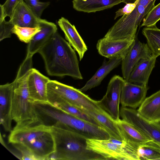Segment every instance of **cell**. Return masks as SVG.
<instances>
[{
  "mask_svg": "<svg viewBox=\"0 0 160 160\" xmlns=\"http://www.w3.org/2000/svg\"><path fill=\"white\" fill-rule=\"evenodd\" d=\"M137 0H123L122 2L127 4L128 3H133Z\"/></svg>",
  "mask_w": 160,
  "mask_h": 160,
  "instance_id": "35",
  "label": "cell"
},
{
  "mask_svg": "<svg viewBox=\"0 0 160 160\" xmlns=\"http://www.w3.org/2000/svg\"><path fill=\"white\" fill-rule=\"evenodd\" d=\"M41 30V28L39 26L30 28L14 25L12 29V33L16 34L21 41L28 44Z\"/></svg>",
  "mask_w": 160,
  "mask_h": 160,
  "instance_id": "28",
  "label": "cell"
},
{
  "mask_svg": "<svg viewBox=\"0 0 160 160\" xmlns=\"http://www.w3.org/2000/svg\"><path fill=\"white\" fill-rule=\"evenodd\" d=\"M13 90V82L0 86V123L7 132L12 130Z\"/></svg>",
  "mask_w": 160,
  "mask_h": 160,
  "instance_id": "13",
  "label": "cell"
},
{
  "mask_svg": "<svg viewBox=\"0 0 160 160\" xmlns=\"http://www.w3.org/2000/svg\"><path fill=\"white\" fill-rule=\"evenodd\" d=\"M45 118L49 125L52 126L58 123V126L74 132L87 139L109 138L108 134L100 127L72 115L54 105L48 108Z\"/></svg>",
  "mask_w": 160,
  "mask_h": 160,
  "instance_id": "5",
  "label": "cell"
},
{
  "mask_svg": "<svg viewBox=\"0 0 160 160\" xmlns=\"http://www.w3.org/2000/svg\"><path fill=\"white\" fill-rule=\"evenodd\" d=\"M142 33L146 39L152 55L158 57L160 55V29L156 25L146 27L142 29Z\"/></svg>",
  "mask_w": 160,
  "mask_h": 160,
  "instance_id": "25",
  "label": "cell"
},
{
  "mask_svg": "<svg viewBox=\"0 0 160 160\" xmlns=\"http://www.w3.org/2000/svg\"><path fill=\"white\" fill-rule=\"evenodd\" d=\"M23 0H7L2 5L0 4V20L5 19L7 17L10 18L18 5Z\"/></svg>",
  "mask_w": 160,
  "mask_h": 160,
  "instance_id": "29",
  "label": "cell"
},
{
  "mask_svg": "<svg viewBox=\"0 0 160 160\" xmlns=\"http://www.w3.org/2000/svg\"><path fill=\"white\" fill-rule=\"evenodd\" d=\"M39 18L23 1L16 7L9 21L14 25L35 28L39 26Z\"/></svg>",
  "mask_w": 160,
  "mask_h": 160,
  "instance_id": "20",
  "label": "cell"
},
{
  "mask_svg": "<svg viewBox=\"0 0 160 160\" xmlns=\"http://www.w3.org/2000/svg\"><path fill=\"white\" fill-rule=\"evenodd\" d=\"M55 151L47 160H104L102 156L87 148V138L61 127H51Z\"/></svg>",
  "mask_w": 160,
  "mask_h": 160,
  "instance_id": "3",
  "label": "cell"
},
{
  "mask_svg": "<svg viewBox=\"0 0 160 160\" xmlns=\"http://www.w3.org/2000/svg\"><path fill=\"white\" fill-rule=\"evenodd\" d=\"M8 142L26 148L37 160H47L55 151V143L51 127L36 121L14 128L8 137Z\"/></svg>",
  "mask_w": 160,
  "mask_h": 160,
  "instance_id": "2",
  "label": "cell"
},
{
  "mask_svg": "<svg viewBox=\"0 0 160 160\" xmlns=\"http://www.w3.org/2000/svg\"><path fill=\"white\" fill-rule=\"evenodd\" d=\"M120 117L160 146V122L149 120L135 109L122 106L120 109Z\"/></svg>",
  "mask_w": 160,
  "mask_h": 160,
  "instance_id": "9",
  "label": "cell"
},
{
  "mask_svg": "<svg viewBox=\"0 0 160 160\" xmlns=\"http://www.w3.org/2000/svg\"><path fill=\"white\" fill-rule=\"evenodd\" d=\"M23 0L38 18H40L43 11L50 4L49 2H42L39 0Z\"/></svg>",
  "mask_w": 160,
  "mask_h": 160,
  "instance_id": "31",
  "label": "cell"
},
{
  "mask_svg": "<svg viewBox=\"0 0 160 160\" xmlns=\"http://www.w3.org/2000/svg\"><path fill=\"white\" fill-rule=\"evenodd\" d=\"M80 109L97 122L101 127L108 134L109 138L123 141L116 120L106 111L97 112L84 109Z\"/></svg>",
  "mask_w": 160,
  "mask_h": 160,
  "instance_id": "19",
  "label": "cell"
},
{
  "mask_svg": "<svg viewBox=\"0 0 160 160\" xmlns=\"http://www.w3.org/2000/svg\"><path fill=\"white\" fill-rule=\"evenodd\" d=\"M138 152L140 160H160V146L153 141L139 146Z\"/></svg>",
  "mask_w": 160,
  "mask_h": 160,
  "instance_id": "26",
  "label": "cell"
},
{
  "mask_svg": "<svg viewBox=\"0 0 160 160\" xmlns=\"http://www.w3.org/2000/svg\"><path fill=\"white\" fill-rule=\"evenodd\" d=\"M87 148L106 160H140L138 148L124 141L109 138L87 139Z\"/></svg>",
  "mask_w": 160,
  "mask_h": 160,
  "instance_id": "7",
  "label": "cell"
},
{
  "mask_svg": "<svg viewBox=\"0 0 160 160\" xmlns=\"http://www.w3.org/2000/svg\"><path fill=\"white\" fill-rule=\"evenodd\" d=\"M39 23L41 30L28 43L26 56L32 57L57 31V26L53 22L39 18Z\"/></svg>",
  "mask_w": 160,
  "mask_h": 160,
  "instance_id": "16",
  "label": "cell"
},
{
  "mask_svg": "<svg viewBox=\"0 0 160 160\" xmlns=\"http://www.w3.org/2000/svg\"><path fill=\"white\" fill-rule=\"evenodd\" d=\"M137 111L150 121L160 122V90L146 98Z\"/></svg>",
  "mask_w": 160,
  "mask_h": 160,
  "instance_id": "22",
  "label": "cell"
},
{
  "mask_svg": "<svg viewBox=\"0 0 160 160\" xmlns=\"http://www.w3.org/2000/svg\"><path fill=\"white\" fill-rule=\"evenodd\" d=\"M32 66L29 62L23 61L13 82L14 90L12 118L16 123L15 128L26 125L36 119L33 101L30 96L28 84V77Z\"/></svg>",
  "mask_w": 160,
  "mask_h": 160,
  "instance_id": "4",
  "label": "cell"
},
{
  "mask_svg": "<svg viewBox=\"0 0 160 160\" xmlns=\"http://www.w3.org/2000/svg\"><path fill=\"white\" fill-rule=\"evenodd\" d=\"M152 56L147 43H142L136 36L131 48L121 62L123 78L127 81L136 64L141 59L150 58Z\"/></svg>",
  "mask_w": 160,
  "mask_h": 160,
  "instance_id": "11",
  "label": "cell"
},
{
  "mask_svg": "<svg viewBox=\"0 0 160 160\" xmlns=\"http://www.w3.org/2000/svg\"><path fill=\"white\" fill-rule=\"evenodd\" d=\"M160 20V3L154 6L143 19L141 27H149L156 25V23Z\"/></svg>",
  "mask_w": 160,
  "mask_h": 160,
  "instance_id": "30",
  "label": "cell"
},
{
  "mask_svg": "<svg viewBox=\"0 0 160 160\" xmlns=\"http://www.w3.org/2000/svg\"><path fill=\"white\" fill-rule=\"evenodd\" d=\"M138 1V0H137L133 3H127L124 7L119 9L115 13L114 19H115L120 16L130 13L135 9Z\"/></svg>",
  "mask_w": 160,
  "mask_h": 160,
  "instance_id": "33",
  "label": "cell"
},
{
  "mask_svg": "<svg viewBox=\"0 0 160 160\" xmlns=\"http://www.w3.org/2000/svg\"><path fill=\"white\" fill-rule=\"evenodd\" d=\"M58 24L63 32L66 40L77 52L81 61L88 48L75 26L64 17L59 19Z\"/></svg>",
  "mask_w": 160,
  "mask_h": 160,
  "instance_id": "17",
  "label": "cell"
},
{
  "mask_svg": "<svg viewBox=\"0 0 160 160\" xmlns=\"http://www.w3.org/2000/svg\"><path fill=\"white\" fill-rule=\"evenodd\" d=\"M123 141L138 148L151 141L140 131L129 123L120 118L116 121Z\"/></svg>",
  "mask_w": 160,
  "mask_h": 160,
  "instance_id": "24",
  "label": "cell"
},
{
  "mask_svg": "<svg viewBox=\"0 0 160 160\" xmlns=\"http://www.w3.org/2000/svg\"><path fill=\"white\" fill-rule=\"evenodd\" d=\"M148 89L147 86L126 81L121 93L120 102L122 107L135 109L139 107L146 98Z\"/></svg>",
  "mask_w": 160,
  "mask_h": 160,
  "instance_id": "14",
  "label": "cell"
},
{
  "mask_svg": "<svg viewBox=\"0 0 160 160\" xmlns=\"http://www.w3.org/2000/svg\"><path fill=\"white\" fill-rule=\"evenodd\" d=\"M134 40H109L104 37L99 39L96 45L98 53L109 59L121 57L123 59L132 45Z\"/></svg>",
  "mask_w": 160,
  "mask_h": 160,
  "instance_id": "12",
  "label": "cell"
},
{
  "mask_svg": "<svg viewBox=\"0 0 160 160\" xmlns=\"http://www.w3.org/2000/svg\"><path fill=\"white\" fill-rule=\"evenodd\" d=\"M53 105L72 115L101 127L99 124L94 119L76 107L64 102L56 103Z\"/></svg>",
  "mask_w": 160,
  "mask_h": 160,
  "instance_id": "27",
  "label": "cell"
},
{
  "mask_svg": "<svg viewBox=\"0 0 160 160\" xmlns=\"http://www.w3.org/2000/svg\"><path fill=\"white\" fill-rule=\"evenodd\" d=\"M38 52L43 59L49 75L83 79L75 50L58 31Z\"/></svg>",
  "mask_w": 160,
  "mask_h": 160,
  "instance_id": "1",
  "label": "cell"
},
{
  "mask_svg": "<svg viewBox=\"0 0 160 160\" xmlns=\"http://www.w3.org/2000/svg\"><path fill=\"white\" fill-rule=\"evenodd\" d=\"M122 59L121 57H116L109 59L108 61L105 59L95 74L79 89L82 92H85L99 86L107 75L121 63Z\"/></svg>",
  "mask_w": 160,
  "mask_h": 160,
  "instance_id": "21",
  "label": "cell"
},
{
  "mask_svg": "<svg viewBox=\"0 0 160 160\" xmlns=\"http://www.w3.org/2000/svg\"><path fill=\"white\" fill-rule=\"evenodd\" d=\"M123 0H73V8L85 12H95L110 8L122 2Z\"/></svg>",
  "mask_w": 160,
  "mask_h": 160,
  "instance_id": "23",
  "label": "cell"
},
{
  "mask_svg": "<svg viewBox=\"0 0 160 160\" xmlns=\"http://www.w3.org/2000/svg\"><path fill=\"white\" fill-rule=\"evenodd\" d=\"M50 80L36 69H30L28 84L30 96L33 101L47 102V85Z\"/></svg>",
  "mask_w": 160,
  "mask_h": 160,
  "instance_id": "15",
  "label": "cell"
},
{
  "mask_svg": "<svg viewBox=\"0 0 160 160\" xmlns=\"http://www.w3.org/2000/svg\"><path fill=\"white\" fill-rule=\"evenodd\" d=\"M152 0H138V4L146 8Z\"/></svg>",
  "mask_w": 160,
  "mask_h": 160,
  "instance_id": "34",
  "label": "cell"
},
{
  "mask_svg": "<svg viewBox=\"0 0 160 160\" xmlns=\"http://www.w3.org/2000/svg\"><path fill=\"white\" fill-rule=\"evenodd\" d=\"M9 21H6L5 19L0 20V41L11 37L12 29L14 26Z\"/></svg>",
  "mask_w": 160,
  "mask_h": 160,
  "instance_id": "32",
  "label": "cell"
},
{
  "mask_svg": "<svg viewBox=\"0 0 160 160\" xmlns=\"http://www.w3.org/2000/svg\"><path fill=\"white\" fill-rule=\"evenodd\" d=\"M156 1L152 0L146 8L137 4L132 12L124 15L117 21L104 37L109 40L135 39L138 27L155 6Z\"/></svg>",
  "mask_w": 160,
  "mask_h": 160,
  "instance_id": "8",
  "label": "cell"
},
{
  "mask_svg": "<svg viewBox=\"0 0 160 160\" xmlns=\"http://www.w3.org/2000/svg\"><path fill=\"white\" fill-rule=\"evenodd\" d=\"M47 100L54 105L64 102L80 109L97 112L104 111L98 101L92 99L79 89L59 82L50 80L47 85Z\"/></svg>",
  "mask_w": 160,
  "mask_h": 160,
  "instance_id": "6",
  "label": "cell"
},
{
  "mask_svg": "<svg viewBox=\"0 0 160 160\" xmlns=\"http://www.w3.org/2000/svg\"><path fill=\"white\" fill-rule=\"evenodd\" d=\"M157 58L152 55L150 58L141 59L133 68L127 81L147 86L149 76L155 67Z\"/></svg>",
  "mask_w": 160,
  "mask_h": 160,
  "instance_id": "18",
  "label": "cell"
},
{
  "mask_svg": "<svg viewBox=\"0 0 160 160\" xmlns=\"http://www.w3.org/2000/svg\"><path fill=\"white\" fill-rule=\"evenodd\" d=\"M125 82L123 77L114 76L108 84L105 94L98 101L100 107L116 121L120 119L121 93Z\"/></svg>",
  "mask_w": 160,
  "mask_h": 160,
  "instance_id": "10",
  "label": "cell"
}]
</instances>
